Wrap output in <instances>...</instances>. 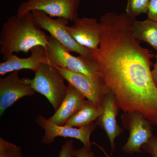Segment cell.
Instances as JSON below:
<instances>
[{"label":"cell","instance_id":"cell-23","mask_svg":"<svg viewBox=\"0 0 157 157\" xmlns=\"http://www.w3.org/2000/svg\"><path fill=\"white\" fill-rule=\"evenodd\" d=\"M155 57L156 63L154 66L153 70H151V75L154 82L157 87V54Z\"/></svg>","mask_w":157,"mask_h":157},{"label":"cell","instance_id":"cell-5","mask_svg":"<svg viewBox=\"0 0 157 157\" xmlns=\"http://www.w3.org/2000/svg\"><path fill=\"white\" fill-rule=\"evenodd\" d=\"M36 25L38 28L47 31L70 52L93 59L91 52L88 48L80 45L73 39L67 30L69 21L63 17L54 19L45 12L39 10L32 11Z\"/></svg>","mask_w":157,"mask_h":157},{"label":"cell","instance_id":"cell-1","mask_svg":"<svg viewBox=\"0 0 157 157\" xmlns=\"http://www.w3.org/2000/svg\"><path fill=\"white\" fill-rule=\"evenodd\" d=\"M136 19L126 13L103 14L100 45L90 51L118 108L138 111L157 125V87L151 70L154 55L133 36Z\"/></svg>","mask_w":157,"mask_h":157},{"label":"cell","instance_id":"cell-3","mask_svg":"<svg viewBox=\"0 0 157 157\" xmlns=\"http://www.w3.org/2000/svg\"><path fill=\"white\" fill-rule=\"evenodd\" d=\"M48 42L45 48L44 63L81 73L94 81L105 84L98 65L94 59L82 56H73L51 36H48Z\"/></svg>","mask_w":157,"mask_h":157},{"label":"cell","instance_id":"cell-11","mask_svg":"<svg viewBox=\"0 0 157 157\" xmlns=\"http://www.w3.org/2000/svg\"><path fill=\"white\" fill-rule=\"evenodd\" d=\"M72 26L67 29L77 43L90 50L97 49L100 45L101 35L100 22L94 17H77Z\"/></svg>","mask_w":157,"mask_h":157},{"label":"cell","instance_id":"cell-10","mask_svg":"<svg viewBox=\"0 0 157 157\" xmlns=\"http://www.w3.org/2000/svg\"><path fill=\"white\" fill-rule=\"evenodd\" d=\"M65 80L84 96L87 101L100 106L109 90L106 84L94 81L87 76L67 69L58 67Z\"/></svg>","mask_w":157,"mask_h":157},{"label":"cell","instance_id":"cell-13","mask_svg":"<svg viewBox=\"0 0 157 157\" xmlns=\"http://www.w3.org/2000/svg\"><path fill=\"white\" fill-rule=\"evenodd\" d=\"M30 56L20 58L12 55L5 62L0 63V75L22 70H29L34 73L39 69L40 65L44 63L45 59V48L38 45L32 48Z\"/></svg>","mask_w":157,"mask_h":157},{"label":"cell","instance_id":"cell-22","mask_svg":"<svg viewBox=\"0 0 157 157\" xmlns=\"http://www.w3.org/2000/svg\"><path fill=\"white\" fill-rule=\"evenodd\" d=\"M147 14L148 19L157 22V0H150Z\"/></svg>","mask_w":157,"mask_h":157},{"label":"cell","instance_id":"cell-17","mask_svg":"<svg viewBox=\"0 0 157 157\" xmlns=\"http://www.w3.org/2000/svg\"><path fill=\"white\" fill-rule=\"evenodd\" d=\"M150 0H127L125 13L133 17L147 13Z\"/></svg>","mask_w":157,"mask_h":157},{"label":"cell","instance_id":"cell-19","mask_svg":"<svg viewBox=\"0 0 157 157\" xmlns=\"http://www.w3.org/2000/svg\"><path fill=\"white\" fill-rule=\"evenodd\" d=\"M142 149L151 155L152 157H157V136H153L148 142L142 147Z\"/></svg>","mask_w":157,"mask_h":157},{"label":"cell","instance_id":"cell-2","mask_svg":"<svg viewBox=\"0 0 157 157\" xmlns=\"http://www.w3.org/2000/svg\"><path fill=\"white\" fill-rule=\"evenodd\" d=\"M48 36L35 24L32 12L21 16L11 15L3 24L0 33V52L6 60L14 52L28 53L38 45L44 48Z\"/></svg>","mask_w":157,"mask_h":157},{"label":"cell","instance_id":"cell-8","mask_svg":"<svg viewBox=\"0 0 157 157\" xmlns=\"http://www.w3.org/2000/svg\"><path fill=\"white\" fill-rule=\"evenodd\" d=\"M36 121L45 132L42 141L46 145L53 143L56 137H62L76 138L80 140L84 146L91 147L90 136L98 126L94 122L86 126L78 128L59 126L42 115L37 116Z\"/></svg>","mask_w":157,"mask_h":157},{"label":"cell","instance_id":"cell-21","mask_svg":"<svg viewBox=\"0 0 157 157\" xmlns=\"http://www.w3.org/2000/svg\"><path fill=\"white\" fill-rule=\"evenodd\" d=\"M73 157H97L92 151L91 147L83 145L78 149H74L73 153Z\"/></svg>","mask_w":157,"mask_h":157},{"label":"cell","instance_id":"cell-18","mask_svg":"<svg viewBox=\"0 0 157 157\" xmlns=\"http://www.w3.org/2000/svg\"><path fill=\"white\" fill-rule=\"evenodd\" d=\"M0 157H23L19 146L0 137Z\"/></svg>","mask_w":157,"mask_h":157},{"label":"cell","instance_id":"cell-9","mask_svg":"<svg viewBox=\"0 0 157 157\" xmlns=\"http://www.w3.org/2000/svg\"><path fill=\"white\" fill-rule=\"evenodd\" d=\"M18 71L11 72L8 76L0 78V116L17 100L27 96H32L35 91L20 78Z\"/></svg>","mask_w":157,"mask_h":157},{"label":"cell","instance_id":"cell-20","mask_svg":"<svg viewBox=\"0 0 157 157\" xmlns=\"http://www.w3.org/2000/svg\"><path fill=\"white\" fill-rule=\"evenodd\" d=\"M73 140H67L62 146L59 157H73Z\"/></svg>","mask_w":157,"mask_h":157},{"label":"cell","instance_id":"cell-4","mask_svg":"<svg viewBox=\"0 0 157 157\" xmlns=\"http://www.w3.org/2000/svg\"><path fill=\"white\" fill-rule=\"evenodd\" d=\"M23 79L26 84L30 86L35 91L45 96L56 112L68 91L65 78L57 68L47 64L42 63L35 72L33 78Z\"/></svg>","mask_w":157,"mask_h":157},{"label":"cell","instance_id":"cell-15","mask_svg":"<svg viewBox=\"0 0 157 157\" xmlns=\"http://www.w3.org/2000/svg\"><path fill=\"white\" fill-rule=\"evenodd\" d=\"M102 112L103 109L101 106L86 100L78 112L70 118L64 126L77 128L86 126L97 120Z\"/></svg>","mask_w":157,"mask_h":157},{"label":"cell","instance_id":"cell-12","mask_svg":"<svg viewBox=\"0 0 157 157\" xmlns=\"http://www.w3.org/2000/svg\"><path fill=\"white\" fill-rule=\"evenodd\" d=\"M100 106L103 112L96 122L107 134L112 152H113L115 149L116 138L122 134L123 130L118 124L117 121L118 107L112 91L109 90L106 94Z\"/></svg>","mask_w":157,"mask_h":157},{"label":"cell","instance_id":"cell-16","mask_svg":"<svg viewBox=\"0 0 157 157\" xmlns=\"http://www.w3.org/2000/svg\"><path fill=\"white\" fill-rule=\"evenodd\" d=\"M133 36L139 42H147L157 50V22L151 20H135L133 24Z\"/></svg>","mask_w":157,"mask_h":157},{"label":"cell","instance_id":"cell-6","mask_svg":"<svg viewBox=\"0 0 157 157\" xmlns=\"http://www.w3.org/2000/svg\"><path fill=\"white\" fill-rule=\"evenodd\" d=\"M121 120L130 133L123 151L128 154L142 152V147L153 136L151 124L138 111L124 112Z\"/></svg>","mask_w":157,"mask_h":157},{"label":"cell","instance_id":"cell-24","mask_svg":"<svg viewBox=\"0 0 157 157\" xmlns=\"http://www.w3.org/2000/svg\"><path fill=\"white\" fill-rule=\"evenodd\" d=\"M93 143L95 145H96V146H97V147H98V148L100 149L101 150V151H102V152H103V153H104V154L106 156V157H111L107 153V152H106V151H105V150H104V148H103V147H102L99 146V145H98V144H97L94 143V142H93Z\"/></svg>","mask_w":157,"mask_h":157},{"label":"cell","instance_id":"cell-14","mask_svg":"<svg viewBox=\"0 0 157 157\" xmlns=\"http://www.w3.org/2000/svg\"><path fill=\"white\" fill-rule=\"evenodd\" d=\"M86 99L79 91L71 85L68 84L67 93L61 105L48 120L57 125H64L82 107L86 101Z\"/></svg>","mask_w":157,"mask_h":157},{"label":"cell","instance_id":"cell-7","mask_svg":"<svg viewBox=\"0 0 157 157\" xmlns=\"http://www.w3.org/2000/svg\"><path fill=\"white\" fill-rule=\"evenodd\" d=\"M80 0H26L19 6L16 13L21 17L29 12L39 10L51 17H63L74 21L78 17Z\"/></svg>","mask_w":157,"mask_h":157}]
</instances>
